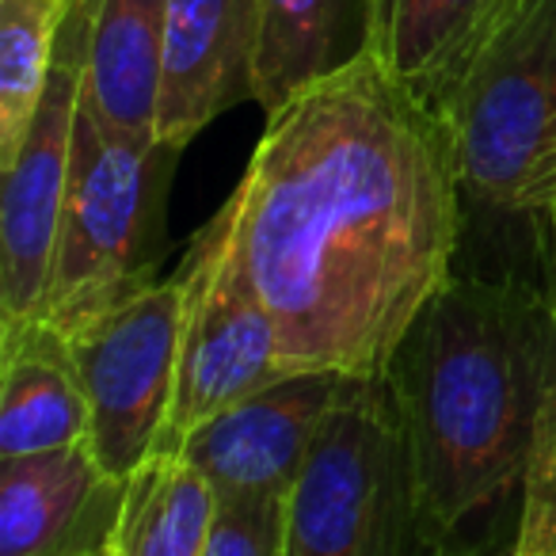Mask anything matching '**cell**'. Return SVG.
Here are the masks:
<instances>
[{
	"instance_id": "obj_1",
	"label": "cell",
	"mask_w": 556,
	"mask_h": 556,
	"mask_svg": "<svg viewBox=\"0 0 556 556\" xmlns=\"http://www.w3.org/2000/svg\"><path fill=\"white\" fill-rule=\"evenodd\" d=\"M462 194L442 118L370 47L270 111L225 210L282 374L386 378L454 278Z\"/></svg>"
},
{
	"instance_id": "obj_2",
	"label": "cell",
	"mask_w": 556,
	"mask_h": 556,
	"mask_svg": "<svg viewBox=\"0 0 556 556\" xmlns=\"http://www.w3.org/2000/svg\"><path fill=\"white\" fill-rule=\"evenodd\" d=\"M386 386L408 442L419 515L446 545L522 488L556 389V313L541 287L450 278L404 332Z\"/></svg>"
},
{
	"instance_id": "obj_3",
	"label": "cell",
	"mask_w": 556,
	"mask_h": 556,
	"mask_svg": "<svg viewBox=\"0 0 556 556\" xmlns=\"http://www.w3.org/2000/svg\"><path fill=\"white\" fill-rule=\"evenodd\" d=\"M176 156L179 149L130 138L103 123L80 92L70 187L39 320L65 336L156 282Z\"/></svg>"
},
{
	"instance_id": "obj_4",
	"label": "cell",
	"mask_w": 556,
	"mask_h": 556,
	"mask_svg": "<svg viewBox=\"0 0 556 556\" xmlns=\"http://www.w3.org/2000/svg\"><path fill=\"white\" fill-rule=\"evenodd\" d=\"M469 199L538 214L556 194V0H518L439 108Z\"/></svg>"
},
{
	"instance_id": "obj_5",
	"label": "cell",
	"mask_w": 556,
	"mask_h": 556,
	"mask_svg": "<svg viewBox=\"0 0 556 556\" xmlns=\"http://www.w3.org/2000/svg\"><path fill=\"white\" fill-rule=\"evenodd\" d=\"M434 548L386 378H351L294 492L282 556H412Z\"/></svg>"
},
{
	"instance_id": "obj_6",
	"label": "cell",
	"mask_w": 556,
	"mask_h": 556,
	"mask_svg": "<svg viewBox=\"0 0 556 556\" xmlns=\"http://www.w3.org/2000/svg\"><path fill=\"white\" fill-rule=\"evenodd\" d=\"M179 278V358L172 416L156 450H176L199 424L290 378L278 366V332L217 210L187 248Z\"/></svg>"
},
{
	"instance_id": "obj_7",
	"label": "cell",
	"mask_w": 556,
	"mask_h": 556,
	"mask_svg": "<svg viewBox=\"0 0 556 556\" xmlns=\"http://www.w3.org/2000/svg\"><path fill=\"white\" fill-rule=\"evenodd\" d=\"M92 412L96 457L126 480L156 454L172 416L179 358V278H156L65 332Z\"/></svg>"
},
{
	"instance_id": "obj_8",
	"label": "cell",
	"mask_w": 556,
	"mask_h": 556,
	"mask_svg": "<svg viewBox=\"0 0 556 556\" xmlns=\"http://www.w3.org/2000/svg\"><path fill=\"white\" fill-rule=\"evenodd\" d=\"M85 0H73L39 115L16 161L0 168V320H39L47 305L85 92Z\"/></svg>"
},
{
	"instance_id": "obj_9",
	"label": "cell",
	"mask_w": 556,
	"mask_h": 556,
	"mask_svg": "<svg viewBox=\"0 0 556 556\" xmlns=\"http://www.w3.org/2000/svg\"><path fill=\"white\" fill-rule=\"evenodd\" d=\"M351 378L290 374L199 424L176 450L217 495H290Z\"/></svg>"
},
{
	"instance_id": "obj_10",
	"label": "cell",
	"mask_w": 556,
	"mask_h": 556,
	"mask_svg": "<svg viewBox=\"0 0 556 556\" xmlns=\"http://www.w3.org/2000/svg\"><path fill=\"white\" fill-rule=\"evenodd\" d=\"M123 492L92 442L0 457V556H103Z\"/></svg>"
},
{
	"instance_id": "obj_11",
	"label": "cell",
	"mask_w": 556,
	"mask_h": 556,
	"mask_svg": "<svg viewBox=\"0 0 556 556\" xmlns=\"http://www.w3.org/2000/svg\"><path fill=\"white\" fill-rule=\"evenodd\" d=\"M260 0H168L156 141L184 153L217 115L255 100Z\"/></svg>"
},
{
	"instance_id": "obj_12",
	"label": "cell",
	"mask_w": 556,
	"mask_h": 556,
	"mask_svg": "<svg viewBox=\"0 0 556 556\" xmlns=\"http://www.w3.org/2000/svg\"><path fill=\"white\" fill-rule=\"evenodd\" d=\"M92 412L70 340L47 320H0V457L88 442Z\"/></svg>"
},
{
	"instance_id": "obj_13",
	"label": "cell",
	"mask_w": 556,
	"mask_h": 556,
	"mask_svg": "<svg viewBox=\"0 0 556 556\" xmlns=\"http://www.w3.org/2000/svg\"><path fill=\"white\" fill-rule=\"evenodd\" d=\"M85 100L115 130L156 141L168 0H85Z\"/></svg>"
},
{
	"instance_id": "obj_14",
	"label": "cell",
	"mask_w": 556,
	"mask_h": 556,
	"mask_svg": "<svg viewBox=\"0 0 556 556\" xmlns=\"http://www.w3.org/2000/svg\"><path fill=\"white\" fill-rule=\"evenodd\" d=\"M518 0H386L370 50L439 115Z\"/></svg>"
},
{
	"instance_id": "obj_15",
	"label": "cell",
	"mask_w": 556,
	"mask_h": 556,
	"mask_svg": "<svg viewBox=\"0 0 556 556\" xmlns=\"http://www.w3.org/2000/svg\"><path fill=\"white\" fill-rule=\"evenodd\" d=\"M370 47L366 0H260L255 103L263 115Z\"/></svg>"
},
{
	"instance_id": "obj_16",
	"label": "cell",
	"mask_w": 556,
	"mask_h": 556,
	"mask_svg": "<svg viewBox=\"0 0 556 556\" xmlns=\"http://www.w3.org/2000/svg\"><path fill=\"white\" fill-rule=\"evenodd\" d=\"M217 492L179 454L156 450L126 477L103 556H202Z\"/></svg>"
},
{
	"instance_id": "obj_17",
	"label": "cell",
	"mask_w": 556,
	"mask_h": 556,
	"mask_svg": "<svg viewBox=\"0 0 556 556\" xmlns=\"http://www.w3.org/2000/svg\"><path fill=\"white\" fill-rule=\"evenodd\" d=\"M70 9L73 0H0V168L39 115Z\"/></svg>"
},
{
	"instance_id": "obj_18",
	"label": "cell",
	"mask_w": 556,
	"mask_h": 556,
	"mask_svg": "<svg viewBox=\"0 0 556 556\" xmlns=\"http://www.w3.org/2000/svg\"><path fill=\"white\" fill-rule=\"evenodd\" d=\"M518 500L522 503H518L515 548L522 556H548L556 545V389L541 412Z\"/></svg>"
},
{
	"instance_id": "obj_19",
	"label": "cell",
	"mask_w": 556,
	"mask_h": 556,
	"mask_svg": "<svg viewBox=\"0 0 556 556\" xmlns=\"http://www.w3.org/2000/svg\"><path fill=\"white\" fill-rule=\"evenodd\" d=\"M287 495H217L202 556H282Z\"/></svg>"
},
{
	"instance_id": "obj_20",
	"label": "cell",
	"mask_w": 556,
	"mask_h": 556,
	"mask_svg": "<svg viewBox=\"0 0 556 556\" xmlns=\"http://www.w3.org/2000/svg\"><path fill=\"white\" fill-rule=\"evenodd\" d=\"M538 222V248H541V294L556 313V199L545 202L538 214H530Z\"/></svg>"
},
{
	"instance_id": "obj_21",
	"label": "cell",
	"mask_w": 556,
	"mask_h": 556,
	"mask_svg": "<svg viewBox=\"0 0 556 556\" xmlns=\"http://www.w3.org/2000/svg\"><path fill=\"white\" fill-rule=\"evenodd\" d=\"M427 556H522L515 548V541L510 545H495V548H457V545H439L431 548Z\"/></svg>"
},
{
	"instance_id": "obj_22",
	"label": "cell",
	"mask_w": 556,
	"mask_h": 556,
	"mask_svg": "<svg viewBox=\"0 0 556 556\" xmlns=\"http://www.w3.org/2000/svg\"><path fill=\"white\" fill-rule=\"evenodd\" d=\"M366 9H370V39H374V27H378L381 9H386V0H366Z\"/></svg>"
},
{
	"instance_id": "obj_23",
	"label": "cell",
	"mask_w": 556,
	"mask_h": 556,
	"mask_svg": "<svg viewBox=\"0 0 556 556\" xmlns=\"http://www.w3.org/2000/svg\"><path fill=\"white\" fill-rule=\"evenodd\" d=\"M548 556H556V545H553V553H548Z\"/></svg>"
},
{
	"instance_id": "obj_24",
	"label": "cell",
	"mask_w": 556,
	"mask_h": 556,
	"mask_svg": "<svg viewBox=\"0 0 556 556\" xmlns=\"http://www.w3.org/2000/svg\"><path fill=\"white\" fill-rule=\"evenodd\" d=\"M553 199H556V194H553ZM553 199H548V202H553Z\"/></svg>"
}]
</instances>
